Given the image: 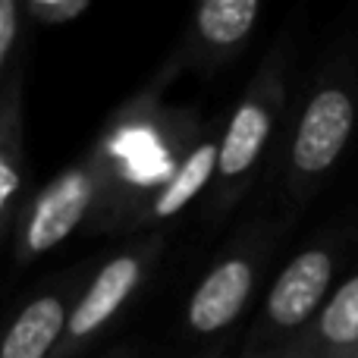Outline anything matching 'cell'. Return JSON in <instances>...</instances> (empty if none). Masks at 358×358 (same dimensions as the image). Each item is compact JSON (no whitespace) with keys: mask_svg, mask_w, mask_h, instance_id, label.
<instances>
[{"mask_svg":"<svg viewBox=\"0 0 358 358\" xmlns=\"http://www.w3.org/2000/svg\"><path fill=\"white\" fill-rule=\"evenodd\" d=\"M25 79L22 63L10 73L0 92V242L13 236L19 210L25 204Z\"/></svg>","mask_w":358,"mask_h":358,"instance_id":"obj_9","label":"cell"},{"mask_svg":"<svg viewBox=\"0 0 358 358\" xmlns=\"http://www.w3.org/2000/svg\"><path fill=\"white\" fill-rule=\"evenodd\" d=\"M217 173V132L198 138L189 151L182 155L173 176L142 204V210L136 214V227H148V223H164L170 217H176L179 210H185L204 189H210Z\"/></svg>","mask_w":358,"mask_h":358,"instance_id":"obj_11","label":"cell"},{"mask_svg":"<svg viewBox=\"0 0 358 358\" xmlns=\"http://www.w3.org/2000/svg\"><path fill=\"white\" fill-rule=\"evenodd\" d=\"M358 123V94L346 73H327L305 98L286 148V192L302 204L343 161Z\"/></svg>","mask_w":358,"mask_h":358,"instance_id":"obj_2","label":"cell"},{"mask_svg":"<svg viewBox=\"0 0 358 358\" xmlns=\"http://www.w3.org/2000/svg\"><path fill=\"white\" fill-rule=\"evenodd\" d=\"M107 198V167L98 151L63 167L48 185L25 198L13 227V261L19 267L44 258L57 245L79 233L85 223H98Z\"/></svg>","mask_w":358,"mask_h":358,"instance_id":"obj_1","label":"cell"},{"mask_svg":"<svg viewBox=\"0 0 358 358\" xmlns=\"http://www.w3.org/2000/svg\"><path fill=\"white\" fill-rule=\"evenodd\" d=\"M79 289L73 277L35 292L0 330V358H54Z\"/></svg>","mask_w":358,"mask_h":358,"instance_id":"obj_8","label":"cell"},{"mask_svg":"<svg viewBox=\"0 0 358 358\" xmlns=\"http://www.w3.org/2000/svg\"><path fill=\"white\" fill-rule=\"evenodd\" d=\"M286 107L283 54L273 50L245 88L242 101L229 113L223 132L217 136V173L210 182V208L217 214L229 208L252 182L258 164L264 161L277 120Z\"/></svg>","mask_w":358,"mask_h":358,"instance_id":"obj_3","label":"cell"},{"mask_svg":"<svg viewBox=\"0 0 358 358\" xmlns=\"http://www.w3.org/2000/svg\"><path fill=\"white\" fill-rule=\"evenodd\" d=\"M267 258V245L233 248L201 277L185 305V327L195 336H210L227 330L245 311L258 289V271Z\"/></svg>","mask_w":358,"mask_h":358,"instance_id":"obj_6","label":"cell"},{"mask_svg":"<svg viewBox=\"0 0 358 358\" xmlns=\"http://www.w3.org/2000/svg\"><path fill=\"white\" fill-rule=\"evenodd\" d=\"M214 358H217V355H214Z\"/></svg>","mask_w":358,"mask_h":358,"instance_id":"obj_17","label":"cell"},{"mask_svg":"<svg viewBox=\"0 0 358 358\" xmlns=\"http://www.w3.org/2000/svg\"><path fill=\"white\" fill-rule=\"evenodd\" d=\"M264 6L258 0H204L185 29V38L179 44L176 57L167 63L157 85L167 82L176 69L195 66V69H214L233 54L245 48L258 25Z\"/></svg>","mask_w":358,"mask_h":358,"instance_id":"obj_7","label":"cell"},{"mask_svg":"<svg viewBox=\"0 0 358 358\" xmlns=\"http://www.w3.org/2000/svg\"><path fill=\"white\" fill-rule=\"evenodd\" d=\"M352 358H358V355H352Z\"/></svg>","mask_w":358,"mask_h":358,"instance_id":"obj_16","label":"cell"},{"mask_svg":"<svg viewBox=\"0 0 358 358\" xmlns=\"http://www.w3.org/2000/svg\"><path fill=\"white\" fill-rule=\"evenodd\" d=\"M22 16L35 25H69L92 10L88 0H25Z\"/></svg>","mask_w":358,"mask_h":358,"instance_id":"obj_13","label":"cell"},{"mask_svg":"<svg viewBox=\"0 0 358 358\" xmlns=\"http://www.w3.org/2000/svg\"><path fill=\"white\" fill-rule=\"evenodd\" d=\"M161 248H164V236H157V233L145 236L142 242L117 252L113 258H107L104 264L92 273V280L82 283L54 358H79L104 334L107 324L142 289V283L148 280L155 261L161 258Z\"/></svg>","mask_w":358,"mask_h":358,"instance_id":"obj_4","label":"cell"},{"mask_svg":"<svg viewBox=\"0 0 358 358\" xmlns=\"http://www.w3.org/2000/svg\"><path fill=\"white\" fill-rule=\"evenodd\" d=\"M104 358H136V352H132V349H113V352Z\"/></svg>","mask_w":358,"mask_h":358,"instance_id":"obj_14","label":"cell"},{"mask_svg":"<svg viewBox=\"0 0 358 358\" xmlns=\"http://www.w3.org/2000/svg\"><path fill=\"white\" fill-rule=\"evenodd\" d=\"M334 273H336V255L330 248L315 245L299 252L280 271V277L273 280L271 292L264 299V311L258 317V327H255L252 340H248V349H255L258 343L305 330V324L315 321L317 311L330 299Z\"/></svg>","mask_w":358,"mask_h":358,"instance_id":"obj_5","label":"cell"},{"mask_svg":"<svg viewBox=\"0 0 358 358\" xmlns=\"http://www.w3.org/2000/svg\"><path fill=\"white\" fill-rule=\"evenodd\" d=\"M273 358H292L289 352H286V349H283V352H280V355H273Z\"/></svg>","mask_w":358,"mask_h":358,"instance_id":"obj_15","label":"cell"},{"mask_svg":"<svg viewBox=\"0 0 358 358\" xmlns=\"http://www.w3.org/2000/svg\"><path fill=\"white\" fill-rule=\"evenodd\" d=\"M22 6L16 0H0V92H3L10 73L19 66V38H22Z\"/></svg>","mask_w":358,"mask_h":358,"instance_id":"obj_12","label":"cell"},{"mask_svg":"<svg viewBox=\"0 0 358 358\" xmlns=\"http://www.w3.org/2000/svg\"><path fill=\"white\" fill-rule=\"evenodd\" d=\"M292 358H352L358 355V271L340 283L311 327L286 346Z\"/></svg>","mask_w":358,"mask_h":358,"instance_id":"obj_10","label":"cell"}]
</instances>
